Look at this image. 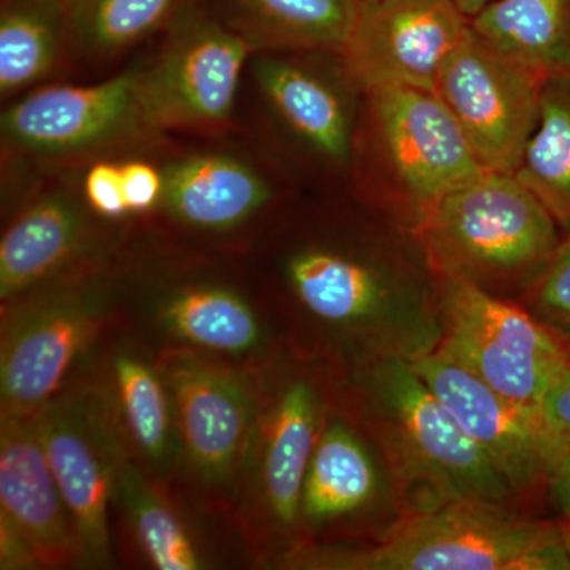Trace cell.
I'll return each instance as SVG.
<instances>
[{
	"instance_id": "cell-1",
	"label": "cell",
	"mask_w": 570,
	"mask_h": 570,
	"mask_svg": "<svg viewBox=\"0 0 570 570\" xmlns=\"http://www.w3.org/2000/svg\"><path fill=\"white\" fill-rule=\"evenodd\" d=\"M118 318L157 352L258 367L284 348L275 311L245 255L130 230L115 258Z\"/></svg>"
},
{
	"instance_id": "cell-2",
	"label": "cell",
	"mask_w": 570,
	"mask_h": 570,
	"mask_svg": "<svg viewBox=\"0 0 570 570\" xmlns=\"http://www.w3.org/2000/svg\"><path fill=\"white\" fill-rule=\"evenodd\" d=\"M284 348L258 367L254 425L232 508L247 560L264 569L305 546L303 485L328 412L321 382Z\"/></svg>"
},
{
	"instance_id": "cell-3",
	"label": "cell",
	"mask_w": 570,
	"mask_h": 570,
	"mask_svg": "<svg viewBox=\"0 0 570 570\" xmlns=\"http://www.w3.org/2000/svg\"><path fill=\"white\" fill-rule=\"evenodd\" d=\"M142 100L140 66L91 85L48 82L3 105L2 209L40 176L164 140Z\"/></svg>"
},
{
	"instance_id": "cell-4",
	"label": "cell",
	"mask_w": 570,
	"mask_h": 570,
	"mask_svg": "<svg viewBox=\"0 0 570 570\" xmlns=\"http://www.w3.org/2000/svg\"><path fill=\"white\" fill-rule=\"evenodd\" d=\"M273 569L570 570L568 530L519 519L489 502L452 499L419 513L371 547L311 543Z\"/></svg>"
},
{
	"instance_id": "cell-5",
	"label": "cell",
	"mask_w": 570,
	"mask_h": 570,
	"mask_svg": "<svg viewBox=\"0 0 570 570\" xmlns=\"http://www.w3.org/2000/svg\"><path fill=\"white\" fill-rule=\"evenodd\" d=\"M157 145L163 194L132 230L190 249L247 255L273 227L279 189L265 156L243 135Z\"/></svg>"
},
{
	"instance_id": "cell-6",
	"label": "cell",
	"mask_w": 570,
	"mask_h": 570,
	"mask_svg": "<svg viewBox=\"0 0 570 570\" xmlns=\"http://www.w3.org/2000/svg\"><path fill=\"white\" fill-rule=\"evenodd\" d=\"M116 317L115 261L0 302V414L36 417Z\"/></svg>"
},
{
	"instance_id": "cell-7",
	"label": "cell",
	"mask_w": 570,
	"mask_h": 570,
	"mask_svg": "<svg viewBox=\"0 0 570 570\" xmlns=\"http://www.w3.org/2000/svg\"><path fill=\"white\" fill-rule=\"evenodd\" d=\"M159 360L178 430L171 490L205 515L232 521L257 407L258 370L189 352H160Z\"/></svg>"
},
{
	"instance_id": "cell-8",
	"label": "cell",
	"mask_w": 570,
	"mask_h": 570,
	"mask_svg": "<svg viewBox=\"0 0 570 570\" xmlns=\"http://www.w3.org/2000/svg\"><path fill=\"white\" fill-rule=\"evenodd\" d=\"M426 238L444 273L510 279L546 272L558 220L519 176L485 170L426 209Z\"/></svg>"
},
{
	"instance_id": "cell-9",
	"label": "cell",
	"mask_w": 570,
	"mask_h": 570,
	"mask_svg": "<svg viewBox=\"0 0 570 570\" xmlns=\"http://www.w3.org/2000/svg\"><path fill=\"white\" fill-rule=\"evenodd\" d=\"M253 48L205 0L183 11L140 66L142 100L165 135L236 134L243 81Z\"/></svg>"
},
{
	"instance_id": "cell-10",
	"label": "cell",
	"mask_w": 570,
	"mask_h": 570,
	"mask_svg": "<svg viewBox=\"0 0 570 570\" xmlns=\"http://www.w3.org/2000/svg\"><path fill=\"white\" fill-rule=\"evenodd\" d=\"M66 385L88 401L135 466L174 487L179 463L174 400L151 344L116 317L80 356Z\"/></svg>"
},
{
	"instance_id": "cell-11",
	"label": "cell",
	"mask_w": 570,
	"mask_h": 570,
	"mask_svg": "<svg viewBox=\"0 0 570 570\" xmlns=\"http://www.w3.org/2000/svg\"><path fill=\"white\" fill-rule=\"evenodd\" d=\"M132 227L99 216L78 170L33 179L2 213L0 302L91 266L110 264Z\"/></svg>"
},
{
	"instance_id": "cell-12",
	"label": "cell",
	"mask_w": 570,
	"mask_h": 570,
	"mask_svg": "<svg viewBox=\"0 0 570 570\" xmlns=\"http://www.w3.org/2000/svg\"><path fill=\"white\" fill-rule=\"evenodd\" d=\"M442 296V348L502 396L539 412L550 382L570 362L569 347L527 311L461 273H445Z\"/></svg>"
},
{
	"instance_id": "cell-13",
	"label": "cell",
	"mask_w": 570,
	"mask_h": 570,
	"mask_svg": "<svg viewBox=\"0 0 570 570\" xmlns=\"http://www.w3.org/2000/svg\"><path fill=\"white\" fill-rule=\"evenodd\" d=\"M302 55H250L236 134L250 142L277 134L321 163L344 167L354 146V116L343 81L351 75L344 63L335 73Z\"/></svg>"
},
{
	"instance_id": "cell-14",
	"label": "cell",
	"mask_w": 570,
	"mask_h": 570,
	"mask_svg": "<svg viewBox=\"0 0 570 570\" xmlns=\"http://www.w3.org/2000/svg\"><path fill=\"white\" fill-rule=\"evenodd\" d=\"M273 311L279 306L332 343L352 340L381 314L385 287L362 258L322 239L266 234L247 255Z\"/></svg>"
},
{
	"instance_id": "cell-15",
	"label": "cell",
	"mask_w": 570,
	"mask_h": 570,
	"mask_svg": "<svg viewBox=\"0 0 570 570\" xmlns=\"http://www.w3.org/2000/svg\"><path fill=\"white\" fill-rule=\"evenodd\" d=\"M546 77L491 50L469 28L434 92L455 116L485 170L515 174L539 121Z\"/></svg>"
},
{
	"instance_id": "cell-16",
	"label": "cell",
	"mask_w": 570,
	"mask_h": 570,
	"mask_svg": "<svg viewBox=\"0 0 570 570\" xmlns=\"http://www.w3.org/2000/svg\"><path fill=\"white\" fill-rule=\"evenodd\" d=\"M111 534L122 564L151 570H213L247 554L230 520L205 515L129 459L116 472Z\"/></svg>"
},
{
	"instance_id": "cell-17",
	"label": "cell",
	"mask_w": 570,
	"mask_h": 570,
	"mask_svg": "<svg viewBox=\"0 0 570 570\" xmlns=\"http://www.w3.org/2000/svg\"><path fill=\"white\" fill-rule=\"evenodd\" d=\"M70 513L36 417L0 414V569H80Z\"/></svg>"
},
{
	"instance_id": "cell-18",
	"label": "cell",
	"mask_w": 570,
	"mask_h": 570,
	"mask_svg": "<svg viewBox=\"0 0 570 570\" xmlns=\"http://www.w3.org/2000/svg\"><path fill=\"white\" fill-rule=\"evenodd\" d=\"M36 419L77 535L80 569L115 568L111 494L127 456L88 401L67 385Z\"/></svg>"
},
{
	"instance_id": "cell-19",
	"label": "cell",
	"mask_w": 570,
	"mask_h": 570,
	"mask_svg": "<svg viewBox=\"0 0 570 570\" xmlns=\"http://www.w3.org/2000/svg\"><path fill=\"white\" fill-rule=\"evenodd\" d=\"M469 28L453 0H362L341 56L363 92L389 86L434 91Z\"/></svg>"
},
{
	"instance_id": "cell-20",
	"label": "cell",
	"mask_w": 570,
	"mask_h": 570,
	"mask_svg": "<svg viewBox=\"0 0 570 570\" xmlns=\"http://www.w3.org/2000/svg\"><path fill=\"white\" fill-rule=\"evenodd\" d=\"M411 365L513 490L550 479L561 452L539 412L502 396L442 347Z\"/></svg>"
},
{
	"instance_id": "cell-21",
	"label": "cell",
	"mask_w": 570,
	"mask_h": 570,
	"mask_svg": "<svg viewBox=\"0 0 570 570\" xmlns=\"http://www.w3.org/2000/svg\"><path fill=\"white\" fill-rule=\"evenodd\" d=\"M366 94L393 174L415 204L428 209L485 171L436 92L389 86Z\"/></svg>"
},
{
	"instance_id": "cell-22",
	"label": "cell",
	"mask_w": 570,
	"mask_h": 570,
	"mask_svg": "<svg viewBox=\"0 0 570 570\" xmlns=\"http://www.w3.org/2000/svg\"><path fill=\"white\" fill-rule=\"evenodd\" d=\"M373 376L414 459L452 499L501 505L512 494L509 480L411 363H384Z\"/></svg>"
},
{
	"instance_id": "cell-23",
	"label": "cell",
	"mask_w": 570,
	"mask_h": 570,
	"mask_svg": "<svg viewBox=\"0 0 570 570\" xmlns=\"http://www.w3.org/2000/svg\"><path fill=\"white\" fill-rule=\"evenodd\" d=\"M205 3L254 52H343L362 0H212Z\"/></svg>"
},
{
	"instance_id": "cell-24",
	"label": "cell",
	"mask_w": 570,
	"mask_h": 570,
	"mask_svg": "<svg viewBox=\"0 0 570 570\" xmlns=\"http://www.w3.org/2000/svg\"><path fill=\"white\" fill-rule=\"evenodd\" d=\"M377 469L346 420L326 415L303 485L299 520L305 546L311 534L336 530L376 498Z\"/></svg>"
},
{
	"instance_id": "cell-25",
	"label": "cell",
	"mask_w": 570,
	"mask_h": 570,
	"mask_svg": "<svg viewBox=\"0 0 570 570\" xmlns=\"http://www.w3.org/2000/svg\"><path fill=\"white\" fill-rule=\"evenodd\" d=\"M71 61L63 0L0 2V100L48 85Z\"/></svg>"
},
{
	"instance_id": "cell-26",
	"label": "cell",
	"mask_w": 570,
	"mask_h": 570,
	"mask_svg": "<svg viewBox=\"0 0 570 570\" xmlns=\"http://www.w3.org/2000/svg\"><path fill=\"white\" fill-rule=\"evenodd\" d=\"M469 24L491 50L542 77L570 71V0H491Z\"/></svg>"
},
{
	"instance_id": "cell-27",
	"label": "cell",
	"mask_w": 570,
	"mask_h": 570,
	"mask_svg": "<svg viewBox=\"0 0 570 570\" xmlns=\"http://www.w3.org/2000/svg\"><path fill=\"white\" fill-rule=\"evenodd\" d=\"M200 0H63L71 61L104 67L160 37Z\"/></svg>"
},
{
	"instance_id": "cell-28",
	"label": "cell",
	"mask_w": 570,
	"mask_h": 570,
	"mask_svg": "<svg viewBox=\"0 0 570 570\" xmlns=\"http://www.w3.org/2000/svg\"><path fill=\"white\" fill-rule=\"evenodd\" d=\"M515 175L570 230V71L546 78L538 126Z\"/></svg>"
},
{
	"instance_id": "cell-29",
	"label": "cell",
	"mask_w": 570,
	"mask_h": 570,
	"mask_svg": "<svg viewBox=\"0 0 570 570\" xmlns=\"http://www.w3.org/2000/svg\"><path fill=\"white\" fill-rule=\"evenodd\" d=\"M121 156L102 157L77 168L82 194L89 206L105 220L130 225L129 208L124 195Z\"/></svg>"
},
{
	"instance_id": "cell-30",
	"label": "cell",
	"mask_w": 570,
	"mask_h": 570,
	"mask_svg": "<svg viewBox=\"0 0 570 570\" xmlns=\"http://www.w3.org/2000/svg\"><path fill=\"white\" fill-rule=\"evenodd\" d=\"M535 302L550 322L570 330V236L539 277Z\"/></svg>"
},
{
	"instance_id": "cell-31",
	"label": "cell",
	"mask_w": 570,
	"mask_h": 570,
	"mask_svg": "<svg viewBox=\"0 0 570 570\" xmlns=\"http://www.w3.org/2000/svg\"><path fill=\"white\" fill-rule=\"evenodd\" d=\"M539 412L562 459L570 449V362L550 382Z\"/></svg>"
},
{
	"instance_id": "cell-32",
	"label": "cell",
	"mask_w": 570,
	"mask_h": 570,
	"mask_svg": "<svg viewBox=\"0 0 570 570\" xmlns=\"http://www.w3.org/2000/svg\"><path fill=\"white\" fill-rule=\"evenodd\" d=\"M551 497L562 515L570 521V449L564 453L549 479Z\"/></svg>"
},
{
	"instance_id": "cell-33",
	"label": "cell",
	"mask_w": 570,
	"mask_h": 570,
	"mask_svg": "<svg viewBox=\"0 0 570 570\" xmlns=\"http://www.w3.org/2000/svg\"><path fill=\"white\" fill-rule=\"evenodd\" d=\"M459 6V9L471 20L480 10L485 9L491 0H453Z\"/></svg>"
},
{
	"instance_id": "cell-34",
	"label": "cell",
	"mask_w": 570,
	"mask_h": 570,
	"mask_svg": "<svg viewBox=\"0 0 570 570\" xmlns=\"http://www.w3.org/2000/svg\"><path fill=\"white\" fill-rule=\"evenodd\" d=\"M568 547H569V553H570V528L568 530Z\"/></svg>"
},
{
	"instance_id": "cell-35",
	"label": "cell",
	"mask_w": 570,
	"mask_h": 570,
	"mask_svg": "<svg viewBox=\"0 0 570 570\" xmlns=\"http://www.w3.org/2000/svg\"><path fill=\"white\" fill-rule=\"evenodd\" d=\"M569 351H570V348H569Z\"/></svg>"
}]
</instances>
